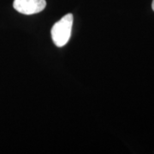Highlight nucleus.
Instances as JSON below:
<instances>
[{
    "mask_svg": "<svg viewBox=\"0 0 154 154\" xmlns=\"http://www.w3.org/2000/svg\"><path fill=\"white\" fill-rule=\"evenodd\" d=\"M73 25V15L67 14L56 22L51 28V38L57 47H63L70 38Z\"/></svg>",
    "mask_w": 154,
    "mask_h": 154,
    "instance_id": "f257e3e1",
    "label": "nucleus"
},
{
    "mask_svg": "<svg viewBox=\"0 0 154 154\" xmlns=\"http://www.w3.org/2000/svg\"><path fill=\"white\" fill-rule=\"evenodd\" d=\"M14 9L24 15L39 13L46 6L45 0H14Z\"/></svg>",
    "mask_w": 154,
    "mask_h": 154,
    "instance_id": "f03ea898",
    "label": "nucleus"
},
{
    "mask_svg": "<svg viewBox=\"0 0 154 154\" xmlns=\"http://www.w3.org/2000/svg\"><path fill=\"white\" fill-rule=\"evenodd\" d=\"M152 10L154 11V0H152Z\"/></svg>",
    "mask_w": 154,
    "mask_h": 154,
    "instance_id": "7ed1b4c3",
    "label": "nucleus"
}]
</instances>
